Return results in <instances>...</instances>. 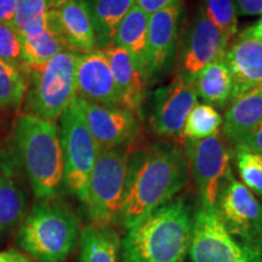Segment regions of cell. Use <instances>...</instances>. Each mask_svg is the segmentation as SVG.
<instances>
[{
	"label": "cell",
	"instance_id": "cell-1",
	"mask_svg": "<svg viewBox=\"0 0 262 262\" xmlns=\"http://www.w3.org/2000/svg\"><path fill=\"white\" fill-rule=\"evenodd\" d=\"M185 150L171 143H158L130 153L125 193L118 222L130 229L171 202L189 181Z\"/></svg>",
	"mask_w": 262,
	"mask_h": 262
},
{
	"label": "cell",
	"instance_id": "cell-2",
	"mask_svg": "<svg viewBox=\"0 0 262 262\" xmlns=\"http://www.w3.org/2000/svg\"><path fill=\"white\" fill-rule=\"evenodd\" d=\"M193 231L191 209L182 199L169 202L127 229L124 262H183Z\"/></svg>",
	"mask_w": 262,
	"mask_h": 262
},
{
	"label": "cell",
	"instance_id": "cell-3",
	"mask_svg": "<svg viewBox=\"0 0 262 262\" xmlns=\"http://www.w3.org/2000/svg\"><path fill=\"white\" fill-rule=\"evenodd\" d=\"M11 153L39 201L57 196L63 185V152L56 124L31 114L17 118Z\"/></svg>",
	"mask_w": 262,
	"mask_h": 262
},
{
	"label": "cell",
	"instance_id": "cell-4",
	"mask_svg": "<svg viewBox=\"0 0 262 262\" xmlns=\"http://www.w3.org/2000/svg\"><path fill=\"white\" fill-rule=\"evenodd\" d=\"M80 237L79 219L63 201L40 199L19 227L17 242L38 262H63Z\"/></svg>",
	"mask_w": 262,
	"mask_h": 262
},
{
	"label": "cell",
	"instance_id": "cell-5",
	"mask_svg": "<svg viewBox=\"0 0 262 262\" xmlns=\"http://www.w3.org/2000/svg\"><path fill=\"white\" fill-rule=\"evenodd\" d=\"M80 54L64 50L47 63L28 71L27 111L55 123L77 96V64Z\"/></svg>",
	"mask_w": 262,
	"mask_h": 262
},
{
	"label": "cell",
	"instance_id": "cell-6",
	"mask_svg": "<svg viewBox=\"0 0 262 262\" xmlns=\"http://www.w3.org/2000/svg\"><path fill=\"white\" fill-rule=\"evenodd\" d=\"M130 145L101 150L91 171L85 202L90 222L112 226L118 222L125 193Z\"/></svg>",
	"mask_w": 262,
	"mask_h": 262
},
{
	"label": "cell",
	"instance_id": "cell-7",
	"mask_svg": "<svg viewBox=\"0 0 262 262\" xmlns=\"http://www.w3.org/2000/svg\"><path fill=\"white\" fill-rule=\"evenodd\" d=\"M60 136L63 152V185L85 204L91 171L101 149L74 100L61 117Z\"/></svg>",
	"mask_w": 262,
	"mask_h": 262
},
{
	"label": "cell",
	"instance_id": "cell-8",
	"mask_svg": "<svg viewBox=\"0 0 262 262\" xmlns=\"http://www.w3.org/2000/svg\"><path fill=\"white\" fill-rule=\"evenodd\" d=\"M192 262H262V251L235 239L215 209L201 208L193 216L188 250Z\"/></svg>",
	"mask_w": 262,
	"mask_h": 262
},
{
	"label": "cell",
	"instance_id": "cell-9",
	"mask_svg": "<svg viewBox=\"0 0 262 262\" xmlns=\"http://www.w3.org/2000/svg\"><path fill=\"white\" fill-rule=\"evenodd\" d=\"M215 210L235 239L262 251V204L232 170L219 188Z\"/></svg>",
	"mask_w": 262,
	"mask_h": 262
},
{
	"label": "cell",
	"instance_id": "cell-10",
	"mask_svg": "<svg viewBox=\"0 0 262 262\" xmlns=\"http://www.w3.org/2000/svg\"><path fill=\"white\" fill-rule=\"evenodd\" d=\"M185 153L201 195V206L215 209L219 188L232 170L227 141L220 133L203 140H186Z\"/></svg>",
	"mask_w": 262,
	"mask_h": 262
},
{
	"label": "cell",
	"instance_id": "cell-11",
	"mask_svg": "<svg viewBox=\"0 0 262 262\" xmlns=\"http://www.w3.org/2000/svg\"><path fill=\"white\" fill-rule=\"evenodd\" d=\"M229 41L199 8L183 33L180 49L176 51L179 58L178 74L188 80H194L206 66L225 56Z\"/></svg>",
	"mask_w": 262,
	"mask_h": 262
},
{
	"label": "cell",
	"instance_id": "cell-12",
	"mask_svg": "<svg viewBox=\"0 0 262 262\" xmlns=\"http://www.w3.org/2000/svg\"><path fill=\"white\" fill-rule=\"evenodd\" d=\"M196 103L194 80L176 74L171 83L153 94L148 118L150 129L159 137L182 140L183 125Z\"/></svg>",
	"mask_w": 262,
	"mask_h": 262
},
{
	"label": "cell",
	"instance_id": "cell-13",
	"mask_svg": "<svg viewBox=\"0 0 262 262\" xmlns=\"http://www.w3.org/2000/svg\"><path fill=\"white\" fill-rule=\"evenodd\" d=\"M88 129L101 150L130 145L140 130L136 113L119 104H103L75 96Z\"/></svg>",
	"mask_w": 262,
	"mask_h": 262
},
{
	"label": "cell",
	"instance_id": "cell-14",
	"mask_svg": "<svg viewBox=\"0 0 262 262\" xmlns=\"http://www.w3.org/2000/svg\"><path fill=\"white\" fill-rule=\"evenodd\" d=\"M181 5L149 15L147 33V78L157 80L170 70L178 51Z\"/></svg>",
	"mask_w": 262,
	"mask_h": 262
},
{
	"label": "cell",
	"instance_id": "cell-15",
	"mask_svg": "<svg viewBox=\"0 0 262 262\" xmlns=\"http://www.w3.org/2000/svg\"><path fill=\"white\" fill-rule=\"evenodd\" d=\"M48 24L58 32L67 50L80 55L96 50V35L85 0H71L58 9H49Z\"/></svg>",
	"mask_w": 262,
	"mask_h": 262
},
{
	"label": "cell",
	"instance_id": "cell-16",
	"mask_svg": "<svg viewBox=\"0 0 262 262\" xmlns=\"http://www.w3.org/2000/svg\"><path fill=\"white\" fill-rule=\"evenodd\" d=\"M77 95L96 103L119 104L120 93L112 70L101 49L79 55L77 64Z\"/></svg>",
	"mask_w": 262,
	"mask_h": 262
},
{
	"label": "cell",
	"instance_id": "cell-17",
	"mask_svg": "<svg viewBox=\"0 0 262 262\" xmlns=\"http://www.w3.org/2000/svg\"><path fill=\"white\" fill-rule=\"evenodd\" d=\"M101 50L107 57L120 93V106L136 113L147 94L148 78L146 73L125 49L110 44Z\"/></svg>",
	"mask_w": 262,
	"mask_h": 262
},
{
	"label": "cell",
	"instance_id": "cell-18",
	"mask_svg": "<svg viewBox=\"0 0 262 262\" xmlns=\"http://www.w3.org/2000/svg\"><path fill=\"white\" fill-rule=\"evenodd\" d=\"M224 60L233 80L232 98L262 85L261 40L238 35L237 40L228 45Z\"/></svg>",
	"mask_w": 262,
	"mask_h": 262
},
{
	"label": "cell",
	"instance_id": "cell-19",
	"mask_svg": "<svg viewBox=\"0 0 262 262\" xmlns=\"http://www.w3.org/2000/svg\"><path fill=\"white\" fill-rule=\"evenodd\" d=\"M16 168L11 150L0 155V237L19 227L27 214L26 194L15 178Z\"/></svg>",
	"mask_w": 262,
	"mask_h": 262
},
{
	"label": "cell",
	"instance_id": "cell-20",
	"mask_svg": "<svg viewBox=\"0 0 262 262\" xmlns=\"http://www.w3.org/2000/svg\"><path fill=\"white\" fill-rule=\"evenodd\" d=\"M262 122V85L233 97L222 119V135L238 145Z\"/></svg>",
	"mask_w": 262,
	"mask_h": 262
},
{
	"label": "cell",
	"instance_id": "cell-21",
	"mask_svg": "<svg viewBox=\"0 0 262 262\" xmlns=\"http://www.w3.org/2000/svg\"><path fill=\"white\" fill-rule=\"evenodd\" d=\"M149 16L135 5L118 27L112 44L129 52L147 75V33Z\"/></svg>",
	"mask_w": 262,
	"mask_h": 262
},
{
	"label": "cell",
	"instance_id": "cell-22",
	"mask_svg": "<svg viewBox=\"0 0 262 262\" xmlns=\"http://www.w3.org/2000/svg\"><path fill=\"white\" fill-rule=\"evenodd\" d=\"M80 262H119L122 247L112 226L86 225L80 232Z\"/></svg>",
	"mask_w": 262,
	"mask_h": 262
},
{
	"label": "cell",
	"instance_id": "cell-23",
	"mask_svg": "<svg viewBox=\"0 0 262 262\" xmlns=\"http://www.w3.org/2000/svg\"><path fill=\"white\" fill-rule=\"evenodd\" d=\"M196 95L210 106L224 108L233 93V80L224 57L208 64L194 79Z\"/></svg>",
	"mask_w": 262,
	"mask_h": 262
},
{
	"label": "cell",
	"instance_id": "cell-24",
	"mask_svg": "<svg viewBox=\"0 0 262 262\" xmlns=\"http://www.w3.org/2000/svg\"><path fill=\"white\" fill-rule=\"evenodd\" d=\"M100 49L112 44L120 22L136 5V0H90L88 3Z\"/></svg>",
	"mask_w": 262,
	"mask_h": 262
},
{
	"label": "cell",
	"instance_id": "cell-25",
	"mask_svg": "<svg viewBox=\"0 0 262 262\" xmlns=\"http://www.w3.org/2000/svg\"><path fill=\"white\" fill-rule=\"evenodd\" d=\"M22 58L28 71L47 63L49 60L60 52L67 50L61 35L54 27L47 25V29L42 34L34 38L21 37Z\"/></svg>",
	"mask_w": 262,
	"mask_h": 262
},
{
	"label": "cell",
	"instance_id": "cell-26",
	"mask_svg": "<svg viewBox=\"0 0 262 262\" xmlns=\"http://www.w3.org/2000/svg\"><path fill=\"white\" fill-rule=\"evenodd\" d=\"M48 11L49 6L45 0H16L12 26L19 37H38L47 29Z\"/></svg>",
	"mask_w": 262,
	"mask_h": 262
},
{
	"label": "cell",
	"instance_id": "cell-27",
	"mask_svg": "<svg viewBox=\"0 0 262 262\" xmlns=\"http://www.w3.org/2000/svg\"><path fill=\"white\" fill-rule=\"evenodd\" d=\"M222 117L208 103H196L189 112L182 129L183 140H203L220 133Z\"/></svg>",
	"mask_w": 262,
	"mask_h": 262
},
{
	"label": "cell",
	"instance_id": "cell-28",
	"mask_svg": "<svg viewBox=\"0 0 262 262\" xmlns=\"http://www.w3.org/2000/svg\"><path fill=\"white\" fill-rule=\"evenodd\" d=\"M28 90L27 74L0 60V108L15 110L24 102Z\"/></svg>",
	"mask_w": 262,
	"mask_h": 262
},
{
	"label": "cell",
	"instance_id": "cell-29",
	"mask_svg": "<svg viewBox=\"0 0 262 262\" xmlns=\"http://www.w3.org/2000/svg\"><path fill=\"white\" fill-rule=\"evenodd\" d=\"M201 9L229 40L237 34L238 14L233 0H203Z\"/></svg>",
	"mask_w": 262,
	"mask_h": 262
},
{
	"label": "cell",
	"instance_id": "cell-30",
	"mask_svg": "<svg viewBox=\"0 0 262 262\" xmlns=\"http://www.w3.org/2000/svg\"><path fill=\"white\" fill-rule=\"evenodd\" d=\"M235 162L242 183L262 199V155L235 146Z\"/></svg>",
	"mask_w": 262,
	"mask_h": 262
},
{
	"label": "cell",
	"instance_id": "cell-31",
	"mask_svg": "<svg viewBox=\"0 0 262 262\" xmlns=\"http://www.w3.org/2000/svg\"><path fill=\"white\" fill-rule=\"evenodd\" d=\"M0 60L15 66L27 74L22 58L21 37L12 24H0Z\"/></svg>",
	"mask_w": 262,
	"mask_h": 262
},
{
	"label": "cell",
	"instance_id": "cell-32",
	"mask_svg": "<svg viewBox=\"0 0 262 262\" xmlns=\"http://www.w3.org/2000/svg\"><path fill=\"white\" fill-rule=\"evenodd\" d=\"M241 16H262V0H233Z\"/></svg>",
	"mask_w": 262,
	"mask_h": 262
},
{
	"label": "cell",
	"instance_id": "cell-33",
	"mask_svg": "<svg viewBox=\"0 0 262 262\" xmlns=\"http://www.w3.org/2000/svg\"><path fill=\"white\" fill-rule=\"evenodd\" d=\"M235 146L244 147V148L253 150V152L261 153L262 155V122L245 139L242 140Z\"/></svg>",
	"mask_w": 262,
	"mask_h": 262
},
{
	"label": "cell",
	"instance_id": "cell-34",
	"mask_svg": "<svg viewBox=\"0 0 262 262\" xmlns=\"http://www.w3.org/2000/svg\"><path fill=\"white\" fill-rule=\"evenodd\" d=\"M180 2L181 0H136V5H139L149 16L169 6L180 5Z\"/></svg>",
	"mask_w": 262,
	"mask_h": 262
},
{
	"label": "cell",
	"instance_id": "cell-35",
	"mask_svg": "<svg viewBox=\"0 0 262 262\" xmlns=\"http://www.w3.org/2000/svg\"><path fill=\"white\" fill-rule=\"evenodd\" d=\"M16 12V0H0V24H12Z\"/></svg>",
	"mask_w": 262,
	"mask_h": 262
},
{
	"label": "cell",
	"instance_id": "cell-36",
	"mask_svg": "<svg viewBox=\"0 0 262 262\" xmlns=\"http://www.w3.org/2000/svg\"><path fill=\"white\" fill-rule=\"evenodd\" d=\"M0 262H32L27 254L17 250L0 251Z\"/></svg>",
	"mask_w": 262,
	"mask_h": 262
},
{
	"label": "cell",
	"instance_id": "cell-37",
	"mask_svg": "<svg viewBox=\"0 0 262 262\" xmlns=\"http://www.w3.org/2000/svg\"><path fill=\"white\" fill-rule=\"evenodd\" d=\"M239 35H241V37L254 38L262 41V16L258 18L257 22H255V24L251 25L250 27L245 28Z\"/></svg>",
	"mask_w": 262,
	"mask_h": 262
},
{
	"label": "cell",
	"instance_id": "cell-38",
	"mask_svg": "<svg viewBox=\"0 0 262 262\" xmlns=\"http://www.w3.org/2000/svg\"><path fill=\"white\" fill-rule=\"evenodd\" d=\"M45 2H47L49 9H58L71 0H45Z\"/></svg>",
	"mask_w": 262,
	"mask_h": 262
}]
</instances>
